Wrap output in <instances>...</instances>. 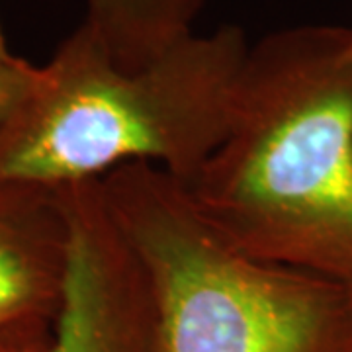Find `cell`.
I'll list each match as a JSON object with an SVG mask.
<instances>
[{
    "mask_svg": "<svg viewBox=\"0 0 352 352\" xmlns=\"http://www.w3.org/2000/svg\"><path fill=\"white\" fill-rule=\"evenodd\" d=\"M352 30L249 47L227 138L184 186L233 247L352 286Z\"/></svg>",
    "mask_w": 352,
    "mask_h": 352,
    "instance_id": "6da1fadb",
    "label": "cell"
},
{
    "mask_svg": "<svg viewBox=\"0 0 352 352\" xmlns=\"http://www.w3.org/2000/svg\"><path fill=\"white\" fill-rule=\"evenodd\" d=\"M249 47L221 25L127 71L78 25L0 131V186L57 190L133 163L186 186L227 138Z\"/></svg>",
    "mask_w": 352,
    "mask_h": 352,
    "instance_id": "7a4b0ae2",
    "label": "cell"
},
{
    "mask_svg": "<svg viewBox=\"0 0 352 352\" xmlns=\"http://www.w3.org/2000/svg\"><path fill=\"white\" fill-rule=\"evenodd\" d=\"M100 188L147 278L159 352H352V286L239 251L155 164Z\"/></svg>",
    "mask_w": 352,
    "mask_h": 352,
    "instance_id": "3957f363",
    "label": "cell"
},
{
    "mask_svg": "<svg viewBox=\"0 0 352 352\" xmlns=\"http://www.w3.org/2000/svg\"><path fill=\"white\" fill-rule=\"evenodd\" d=\"M57 192L69 252L61 305L43 352H159L151 289L106 208L100 180Z\"/></svg>",
    "mask_w": 352,
    "mask_h": 352,
    "instance_id": "277c9868",
    "label": "cell"
},
{
    "mask_svg": "<svg viewBox=\"0 0 352 352\" xmlns=\"http://www.w3.org/2000/svg\"><path fill=\"white\" fill-rule=\"evenodd\" d=\"M69 227L57 190L0 186V331L55 321Z\"/></svg>",
    "mask_w": 352,
    "mask_h": 352,
    "instance_id": "5b68a950",
    "label": "cell"
},
{
    "mask_svg": "<svg viewBox=\"0 0 352 352\" xmlns=\"http://www.w3.org/2000/svg\"><path fill=\"white\" fill-rule=\"evenodd\" d=\"M206 0H87L82 24L113 63L138 71L190 38Z\"/></svg>",
    "mask_w": 352,
    "mask_h": 352,
    "instance_id": "8992f818",
    "label": "cell"
},
{
    "mask_svg": "<svg viewBox=\"0 0 352 352\" xmlns=\"http://www.w3.org/2000/svg\"><path fill=\"white\" fill-rule=\"evenodd\" d=\"M38 76L39 67H34L24 59L10 57L0 61V131L24 106L38 82Z\"/></svg>",
    "mask_w": 352,
    "mask_h": 352,
    "instance_id": "52a82bcc",
    "label": "cell"
},
{
    "mask_svg": "<svg viewBox=\"0 0 352 352\" xmlns=\"http://www.w3.org/2000/svg\"><path fill=\"white\" fill-rule=\"evenodd\" d=\"M43 349V333L36 325L0 331V352H39Z\"/></svg>",
    "mask_w": 352,
    "mask_h": 352,
    "instance_id": "ba28073f",
    "label": "cell"
},
{
    "mask_svg": "<svg viewBox=\"0 0 352 352\" xmlns=\"http://www.w3.org/2000/svg\"><path fill=\"white\" fill-rule=\"evenodd\" d=\"M10 57H14V55L6 50V43H4L2 32H0V61H6V59H10Z\"/></svg>",
    "mask_w": 352,
    "mask_h": 352,
    "instance_id": "9c48e42d",
    "label": "cell"
},
{
    "mask_svg": "<svg viewBox=\"0 0 352 352\" xmlns=\"http://www.w3.org/2000/svg\"><path fill=\"white\" fill-rule=\"evenodd\" d=\"M349 55H351V61H352V38H351V45H349Z\"/></svg>",
    "mask_w": 352,
    "mask_h": 352,
    "instance_id": "30bf717a",
    "label": "cell"
}]
</instances>
